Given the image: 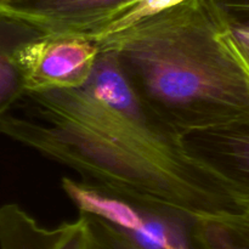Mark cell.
Listing matches in <instances>:
<instances>
[{
	"instance_id": "cell-1",
	"label": "cell",
	"mask_w": 249,
	"mask_h": 249,
	"mask_svg": "<svg viewBox=\"0 0 249 249\" xmlns=\"http://www.w3.org/2000/svg\"><path fill=\"white\" fill-rule=\"evenodd\" d=\"M0 135L150 213L191 224L245 212L181 136L145 108L105 49L83 87L23 92L0 114Z\"/></svg>"
},
{
	"instance_id": "cell-6",
	"label": "cell",
	"mask_w": 249,
	"mask_h": 249,
	"mask_svg": "<svg viewBox=\"0 0 249 249\" xmlns=\"http://www.w3.org/2000/svg\"><path fill=\"white\" fill-rule=\"evenodd\" d=\"M87 214L53 229L41 226L18 204L0 207V249H91Z\"/></svg>"
},
{
	"instance_id": "cell-2",
	"label": "cell",
	"mask_w": 249,
	"mask_h": 249,
	"mask_svg": "<svg viewBox=\"0 0 249 249\" xmlns=\"http://www.w3.org/2000/svg\"><path fill=\"white\" fill-rule=\"evenodd\" d=\"M96 43L181 138L249 122V62L213 0H184Z\"/></svg>"
},
{
	"instance_id": "cell-13",
	"label": "cell",
	"mask_w": 249,
	"mask_h": 249,
	"mask_svg": "<svg viewBox=\"0 0 249 249\" xmlns=\"http://www.w3.org/2000/svg\"><path fill=\"white\" fill-rule=\"evenodd\" d=\"M231 29H232L233 36H235L238 46L249 62V27L231 26Z\"/></svg>"
},
{
	"instance_id": "cell-14",
	"label": "cell",
	"mask_w": 249,
	"mask_h": 249,
	"mask_svg": "<svg viewBox=\"0 0 249 249\" xmlns=\"http://www.w3.org/2000/svg\"><path fill=\"white\" fill-rule=\"evenodd\" d=\"M17 1H21V0H0V9L9 6V5L14 4V2H17Z\"/></svg>"
},
{
	"instance_id": "cell-10",
	"label": "cell",
	"mask_w": 249,
	"mask_h": 249,
	"mask_svg": "<svg viewBox=\"0 0 249 249\" xmlns=\"http://www.w3.org/2000/svg\"><path fill=\"white\" fill-rule=\"evenodd\" d=\"M181 1L184 0H131L112 16V18L102 27L101 31L94 36V40L99 41L107 36H114L129 28L140 19L174 6Z\"/></svg>"
},
{
	"instance_id": "cell-12",
	"label": "cell",
	"mask_w": 249,
	"mask_h": 249,
	"mask_svg": "<svg viewBox=\"0 0 249 249\" xmlns=\"http://www.w3.org/2000/svg\"><path fill=\"white\" fill-rule=\"evenodd\" d=\"M230 26L249 27V0H213Z\"/></svg>"
},
{
	"instance_id": "cell-11",
	"label": "cell",
	"mask_w": 249,
	"mask_h": 249,
	"mask_svg": "<svg viewBox=\"0 0 249 249\" xmlns=\"http://www.w3.org/2000/svg\"><path fill=\"white\" fill-rule=\"evenodd\" d=\"M87 216L92 233L91 249H143L121 229L97 216Z\"/></svg>"
},
{
	"instance_id": "cell-5",
	"label": "cell",
	"mask_w": 249,
	"mask_h": 249,
	"mask_svg": "<svg viewBox=\"0 0 249 249\" xmlns=\"http://www.w3.org/2000/svg\"><path fill=\"white\" fill-rule=\"evenodd\" d=\"M182 141L224 180L241 209L249 212V122L194 131Z\"/></svg>"
},
{
	"instance_id": "cell-4",
	"label": "cell",
	"mask_w": 249,
	"mask_h": 249,
	"mask_svg": "<svg viewBox=\"0 0 249 249\" xmlns=\"http://www.w3.org/2000/svg\"><path fill=\"white\" fill-rule=\"evenodd\" d=\"M131 0H21L0 9L38 34H72L94 39Z\"/></svg>"
},
{
	"instance_id": "cell-9",
	"label": "cell",
	"mask_w": 249,
	"mask_h": 249,
	"mask_svg": "<svg viewBox=\"0 0 249 249\" xmlns=\"http://www.w3.org/2000/svg\"><path fill=\"white\" fill-rule=\"evenodd\" d=\"M36 32L0 11V114L23 94L21 77L14 61L15 50Z\"/></svg>"
},
{
	"instance_id": "cell-3",
	"label": "cell",
	"mask_w": 249,
	"mask_h": 249,
	"mask_svg": "<svg viewBox=\"0 0 249 249\" xmlns=\"http://www.w3.org/2000/svg\"><path fill=\"white\" fill-rule=\"evenodd\" d=\"M100 45L72 34H36L17 46L14 61L23 92L75 89L89 80Z\"/></svg>"
},
{
	"instance_id": "cell-7",
	"label": "cell",
	"mask_w": 249,
	"mask_h": 249,
	"mask_svg": "<svg viewBox=\"0 0 249 249\" xmlns=\"http://www.w3.org/2000/svg\"><path fill=\"white\" fill-rule=\"evenodd\" d=\"M61 186L80 213L97 216L129 235H135L142 230L145 215L134 204L67 177L61 179Z\"/></svg>"
},
{
	"instance_id": "cell-8",
	"label": "cell",
	"mask_w": 249,
	"mask_h": 249,
	"mask_svg": "<svg viewBox=\"0 0 249 249\" xmlns=\"http://www.w3.org/2000/svg\"><path fill=\"white\" fill-rule=\"evenodd\" d=\"M191 236L197 249H249V212L197 219Z\"/></svg>"
}]
</instances>
